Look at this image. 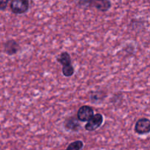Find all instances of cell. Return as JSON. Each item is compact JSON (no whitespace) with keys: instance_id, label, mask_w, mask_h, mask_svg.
I'll list each match as a JSON object with an SVG mask.
<instances>
[{"instance_id":"cell-3","label":"cell","mask_w":150,"mask_h":150,"mask_svg":"<svg viewBox=\"0 0 150 150\" xmlns=\"http://www.w3.org/2000/svg\"><path fill=\"white\" fill-rule=\"evenodd\" d=\"M94 110L89 105H82L77 112V118L82 122H88L94 117Z\"/></svg>"},{"instance_id":"cell-10","label":"cell","mask_w":150,"mask_h":150,"mask_svg":"<svg viewBox=\"0 0 150 150\" xmlns=\"http://www.w3.org/2000/svg\"><path fill=\"white\" fill-rule=\"evenodd\" d=\"M83 147V142L81 140H78L70 143L65 150H81Z\"/></svg>"},{"instance_id":"cell-11","label":"cell","mask_w":150,"mask_h":150,"mask_svg":"<svg viewBox=\"0 0 150 150\" xmlns=\"http://www.w3.org/2000/svg\"><path fill=\"white\" fill-rule=\"evenodd\" d=\"M93 0H76L78 5L82 7H92V3Z\"/></svg>"},{"instance_id":"cell-2","label":"cell","mask_w":150,"mask_h":150,"mask_svg":"<svg viewBox=\"0 0 150 150\" xmlns=\"http://www.w3.org/2000/svg\"><path fill=\"white\" fill-rule=\"evenodd\" d=\"M134 130L139 135H146L150 133V120L141 118L137 120L135 125Z\"/></svg>"},{"instance_id":"cell-7","label":"cell","mask_w":150,"mask_h":150,"mask_svg":"<svg viewBox=\"0 0 150 150\" xmlns=\"http://www.w3.org/2000/svg\"><path fill=\"white\" fill-rule=\"evenodd\" d=\"M92 7H95L99 11L105 13L110 10L111 7V2L110 0H93Z\"/></svg>"},{"instance_id":"cell-1","label":"cell","mask_w":150,"mask_h":150,"mask_svg":"<svg viewBox=\"0 0 150 150\" xmlns=\"http://www.w3.org/2000/svg\"><path fill=\"white\" fill-rule=\"evenodd\" d=\"M12 13L16 15L26 13L29 9V0H12L10 4Z\"/></svg>"},{"instance_id":"cell-4","label":"cell","mask_w":150,"mask_h":150,"mask_svg":"<svg viewBox=\"0 0 150 150\" xmlns=\"http://www.w3.org/2000/svg\"><path fill=\"white\" fill-rule=\"evenodd\" d=\"M103 123V117L102 114L98 113L95 114L94 117L87 122V123L85 125V129L89 132L95 131L102 125Z\"/></svg>"},{"instance_id":"cell-12","label":"cell","mask_w":150,"mask_h":150,"mask_svg":"<svg viewBox=\"0 0 150 150\" xmlns=\"http://www.w3.org/2000/svg\"><path fill=\"white\" fill-rule=\"evenodd\" d=\"M10 1H12V0H0V10L4 11L7 7V4Z\"/></svg>"},{"instance_id":"cell-5","label":"cell","mask_w":150,"mask_h":150,"mask_svg":"<svg viewBox=\"0 0 150 150\" xmlns=\"http://www.w3.org/2000/svg\"><path fill=\"white\" fill-rule=\"evenodd\" d=\"M20 45L15 40H8L3 45L4 52L8 56H13L20 51Z\"/></svg>"},{"instance_id":"cell-6","label":"cell","mask_w":150,"mask_h":150,"mask_svg":"<svg viewBox=\"0 0 150 150\" xmlns=\"http://www.w3.org/2000/svg\"><path fill=\"white\" fill-rule=\"evenodd\" d=\"M64 127L66 130L72 132H78L81 130V125L79 119L76 117H68L64 121Z\"/></svg>"},{"instance_id":"cell-9","label":"cell","mask_w":150,"mask_h":150,"mask_svg":"<svg viewBox=\"0 0 150 150\" xmlns=\"http://www.w3.org/2000/svg\"><path fill=\"white\" fill-rule=\"evenodd\" d=\"M57 61L59 63L62 64V68H67V67H71L72 65V62H71V57H70V54L67 51H63L60 54L57 58Z\"/></svg>"},{"instance_id":"cell-8","label":"cell","mask_w":150,"mask_h":150,"mask_svg":"<svg viewBox=\"0 0 150 150\" xmlns=\"http://www.w3.org/2000/svg\"><path fill=\"white\" fill-rule=\"evenodd\" d=\"M107 97V94L103 90L93 91L89 95V99L91 102L94 103H100Z\"/></svg>"}]
</instances>
